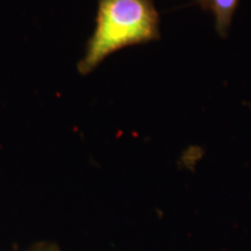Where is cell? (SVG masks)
<instances>
[{"mask_svg": "<svg viewBox=\"0 0 251 251\" xmlns=\"http://www.w3.org/2000/svg\"><path fill=\"white\" fill-rule=\"evenodd\" d=\"M30 251H57L54 247H42V248H37V249L30 250Z\"/></svg>", "mask_w": 251, "mask_h": 251, "instance_id": "cell-3", "label": "cell"}, {"mask_svg": "<svg viewBox=\"0 0 251 251\" xmlns=\"http://www.w3.org/2000/svg\"><path fill=\"white\" fill-rule=\"evenodd\" d=\"M199 5H201L202 7L209 8V0H196Z\"/></svg>", "mask_w": 251, "mask_h": 251, "instance_id": "cell-4", "label": "cell"}, {"mask_svg": "<svg viewBox=\"0 0 251 251\" xmlns=\"http://www.w3.org/2000/svg\"><path fill=\"white\" fill-rule=\"evenodd\" d=\"M236 5L237 0H209V7L214 13L216 29L220 35H227Z\"/></svg>", "mask_w": 251, "mask_h": 251, "instance_id": "cell-2", "label": "cell"}, {"mask_svg": "<svg viewBox=\"0 0 251 251\" xmlns=\"http://www.w3.org/2000/svg\"><path fill=\"white\" fill-rule=\"evenodd\" d=\"M158 37L159 18L152 0H98L96 29L78 71L90 74L117 50Z\"/></svg>", "mask_w": 251, "mask_h": 251, "instance_id": "cell-1", "label": "cell"}]
</instances>
